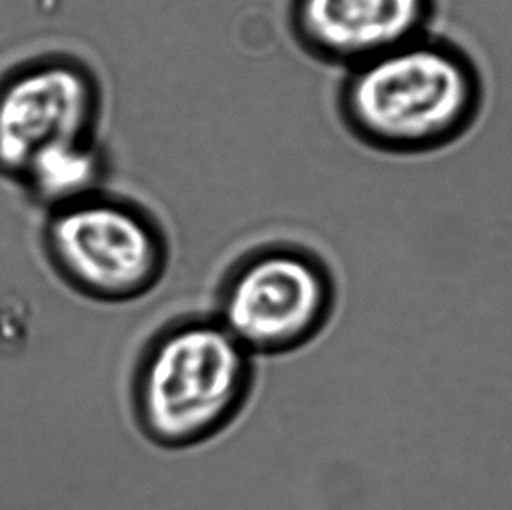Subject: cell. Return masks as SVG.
Masks as SVG:
<instances>
[{
	"label": "cell",
	"mask_w": 512,
	"mask_h": 510,
	"mask_svg": "<svg viewBox=\"0 0 512 510\" xmlns=\"http://www.w3.org/2000/svg\"><path fill=\"white\" fill-rule=\"evenodd\" d=\"M486 77L469 49L430 30L343 72L336 112L367 151L418 158L457 144L478 125Z\"/></svg>",
	"instance_id": "obj_1"
},
{
	"label": "cell",
	"mask_w": 512,
	"mask_h": 510,
	"mask_svg": "<svg viewBox=\"0 0 512 510\" xmlns=\"http://www.w3.org/2000/svg\"><path fill=\"white\" fill-rule=\"evenodd\" d=\"M254 355L212 317H182L147 341L133 371V416L163 449L210 441L247 406Z\"/></svg>",
	"instance_id": "obj_2"
},
{
	"label": "cell",
	"mask_w": 512,
	"mask_h": 510,
	"mask_svg": "<svg viewBox=\"0 0 512 510\" xmlns=\"http://www.w3.org/2000/svg\"><path fill=\"white\" fill-rule=\"evenodd\" d=\"M44 250L63 282L102 303L147 296L170 262L167 231L156 215L107 189L49 212Z\"/></svg>",
	"instance_id": "obj_3"
},
{
	"label": "cell",
	"mask_w": 512,
	"mask_h": 510,
	"mask_svg": "<svg viewBox=\"0 0 512 510\" xmlns=\"http://www.w3.org/2000/svg\"><path fill=\"white\" fill-rule=\"evenodd\" d=\"M334 304L336 283L320 255L294 243H268L228 269L214 317L250 355H284L326 329Z\"/></svg>",
	"instance_id": "obj_4"
},
{
	"label": "cell",
	"mask_w": 512,
	"mask_h": 510,
	"mask_svg": "<svg viewBox=\"0 0 512 510\" xmlns=\"http://www.w3.org/2000/svg\"><path fill=\"white\" fill-rule=\"evenodd\" d=\"M104 86L70 53L34 56L0 76V177H20L51 145L98 137Z\"/></svg>",
	"instance_id": "obj_5"
},
{
	"label": "cell",
	"mask_w": 512,
	"mask_h": 510,
	"mask_svg": "<svg viewBox=\"0 0 512 510\" xmlns=\"http://www.w3.org/2000/svg\"><path fill=\"white\" fill-rule=\"evenodd\" d=\"M437 0H289L292 41L313 62L360 67L432 30Z\"/></svg>",
	"instance_id": "obj_6"
},
{
	"label": "cell",
	"mask_w": 512,
	"mask_h": 510,
	"mask_svg": "<svg viewBox=\"0 0 512 510\" xmlns=\"http://www.w3.org/2000/svg\"><path fill=\"white\" fill-rule=\"evenodd\" d=\"M109 175L111 159L100 138H76L39 152L16 184L49 214L102 193Z\"/></svg>",
	"instance_id": "obj_7"
}]
</instances>
